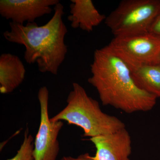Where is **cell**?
Masks as SVG:
<instances>
[{
  "instance_id": "1",
  "label": "cell",
  "mask_w": 160,
  "mask_h": 160,
  "mask_svg": "<svg viewBox=\"0 0 160 160\" xmlns=\"http://www.w3.org/2000/svg\"><path fill=\"white\" fill-rule=\"evenodd\" d=\"M90 68L88 82L104 106L127 113L149 111L155 106L158 98L140 89L129 67L108 45L94 51Z\"/></svg>"
},
{
  "instance_id": "2",
  "label": "cell",
  "mask_w": 160,
  "mask_h": 160,
  "mask_svg": "<svg viewBox=\"0 0 160 160\" xmlns=\"http://www.w3.org/2000/svg\"><path fill=\"white\" fill-rule=\"evenodd\" d=\"M53 10V16L45 25L39 26L34 22L24 26L11 22L10 30L3 35L8 42L25 46L26 62L37 63L42 73L57 75L68 52L65 43L68 29L63 21L64 6L58 3Z\"/></svg>"
},
{
  "instance_id": "3",
  "label": "cell",
  "mask_w": 160,
  "mask_h": 160,
  "mask_svg": "<svg viewBox=\"0 0 160 160\" xmlns=\"http://www.w3.org/2000/svg\"><path fill=\"white\" fill-rule=\"evenodd\" d=\"M66 102L67 106L50 119L52 122L66 121L80 127L84 137H95L126 128L118 118L102 111L98 102L89 97L78 83L72 84Z\"/></svg>"
},
{
  "instance_id": "4",
  "label": "cell",
  "mask_w": 160,
  "mask_h": 160,
  "mask_svg": "<svg viewBox=\"0 0 160 160\" xmlns=\"http://www.w3.org/2000/svg\"><path fill=\"white\" fill-rule=\"evenodd\" d=\"M160 11V0H123L105 23L114 37L149 32Z\"/></svg>"
},
{
  "instance_id": "5",
  "label": "cell",
  "mask_w": 160,
  "mask_h": 160,
  "mask_svg": "<svg viewBox=\"0 0 160 160\" xmlns=\"http://www.w3.org/2000/svg\"><path fill=\"white\" fill-rule=\"evenodd\" d=\"M108 46L130 69L146 64H158L160 38L150 32L114 37Z\"/></svg>"
},
{
  "instance_id": "6",
  "label": "cell",
  "mask_w": 160,
  "mask_h": 160,
  "mask_svg": "<svg viewBox=\"0 0 160 160\" xmlns=\"http://www.w3.org/2000/svg\"><path fill=\"white\" fill-rule=\"evenodd\" d=\"M38 97L41 115L39 127L34 141V159L56 160L60 151L58 136L63 123L62 121L52 122L49 118V92L46 86L40 88Z\"/></svg>"
},
{
  "instance_id": "7",
  "label": "cell",
  "mask_w": 160,
  "mask_h": 160,
  "mask_svg": "<svg viewBox=\"0 0 160 160\" xmlns=\"http://www.w3.org/2000/svg\"><path fill=\"white\" fill-rule=\"evenodd\" d=\"M59 3V0H1L0 14L21 25L33 23L38 18L51 13V6Z\"/></svg>"
},
{
  "instance_id": "8",
  "label": "cell",
  "mask_w": 160,
  "mask_h": 160,
  "mask_svg": "<svg viewBox=\"0 0 160 160\" xmlns=\"http://www.w3.org/2000/svg\"><path fill=\"white\" fill-rule=\"evenodd\" d=\"M96 149L93 160H130L132 140L126 128L89 138Z\"/></svg>"
},
{
  "instance_id": "9",
  "label": "cell",
  "mask_w": 160,
  "mask_h": 160,
  "mask_svg": "<svg viewBox=\"0 0 160 160\" xmlns=\"http://www.w3.org/2000/svg\"><path fill=\"white\" fill-rule=\"evenodd\" d=\"M70 15L68 20L74 29L91 32L93 28L105 21L106 16L101 14L95 7L92 0H71Z\"/></svg>"
},
{
  "instance_id": "10",
  "label": "cell",
  "mask_w": 160,
  "mask_h": 160,
  "mask_svg": "<svg viewBox=\"0 0 160 160\" xmlns=\"http://www.w3.org/2000/svg\"><path fill=\"white\" fill-rule=\"evenodd\" d=\"M26 70L18 57L9 53L0 56V92H12L23 82Z\"/></svg>"
},
{
  "instance_id": "11",
  "label": "cell",
  "mask_w": 160,
  "mask_h": 160,
  "mask_svg": "<svg viewBox=\"0 0 160 160\" xmlns=\"http://www.w3.org/2000/svg\"><path fill=\"white\" fill-rule=\"evenodd\" d=\"M130 70L135 82L140 89L160 98V64H146Z\"/></svg>"
},
{
  "instance_id": "12",
  "label": "cell",
  "mask_w": 160,
  "mask_h": 160,
  "mask_svg": "<svg viewBox=\"0 0 160 160\" xmlns=\"http://www.w3.org/2000/svg\"><path fill=\"white\" fill-rule=\"evenodd\" d=\"M34 139L31 134H29V129L26 128L24 133V139L16 154L7 160H34L33 157Z\"/></svg>"
},
{
  "instance_id": "13",
  "label": "cell",
  "mask_w": 160,
  "mask_h": 160,
  "mask_svg": "<svg viewBox=\"0 0 160 160\" xmlns=\"http://www.w3.org/2000/svg\"><path fill=\"white\" fill-rule=\"evenodd\" d=\"M149 32L160 38V11L152 23Z\"/></svg>"
},
{
  "instance_id": "14",
  "label": "cell",
  "mask_w": 160,
  "mask_h": 160,
  "mask_svg": "<svg viewBox=\"0 0 160 160\" xmlns=\"http://www.w3.org/2000/svg\"><path fill=\"white\" fill-rule=\"evenodd\" d=\"M61 160H93L92 159L91 156L88 153L80 155L76 158L71 156L63 157Z\"/></svg>"
},
{
  "instance_id": "15",
  "label": "cell",
  "mask_w": 160,
  "mask_h": 160,
  "mask_svg": "<svg viewBox=\"0 0 160 160\" xmlns=\"http://www.w3.org/2000/svg\"><path fill=\"white\" fill-rule=\"evenodd\" d=\"M158 64H160V52L159 55L158 59Z\"/></svg>"
}]
</instances>
